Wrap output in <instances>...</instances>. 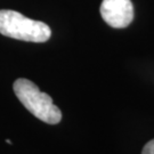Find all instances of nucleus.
Here are the masks:
<instances>
[{
	"label": "nucleus",
	"instance_id": "20e7f679",
	"mask_svg": "<svg viewBox=\"0 0 154 154\" xmlns=\"http://www.w3.org/2000/svg\"><path fill=\"white\" fill-rule=\"evenodd\" d=\"M142 154H154V139H151L145 144L142 149Z\"/></svg>",
	"mask_w": 154,
	"mask_h": 154
},
{
	"label": "nucleus",
	"instance_id": "7ed1b4c3",
	"mask_svg": "<svg viewBox=\"0 0 154 154\" xmlns=\"http://www.w3.org/2000/svg\"><path fill=\"white\" fill-rule=\"evenodd\" d=\"M100 15L104 22L112 28H127L134 20L131 0H103Z\"/></svg>",
	"mask_w": 154,
	"mask_h": 154
},
{
	"label": "nucleus",
	"instance_id": "f257e3e1",
	"mask_svg": "<svg viewBox=\"0 0 154 154\" xmlns=\"http://www.w3.org/2000/svg\"><path fill=\"white\" fill-rule=\"evenodd\" d=\"M14 93L26 110L48 125H57L62 120L61 110L53 103L48 94L40 91L38 86L28 79H17L13 85Z\"/></svg>",
	"mask_w": 154,
	"mask_h": 154
},
{
	"label": "nucleus",
	"instance_id": "f03ea898",
	"mask_svg": "<svg viewBox=\"0 0 154 154\" xmlns=\"http://www.w3.org/2000/svg\"><path fill=\"white\" fill-rule=\"evenodd\" d=\"M0 33L22 41L46 42L51 35V30L46 23L28 18L18 11L0 9Z\"/></svg>",
	"mask_w": 154,
	"mask_h": 154
}]
</instances>
